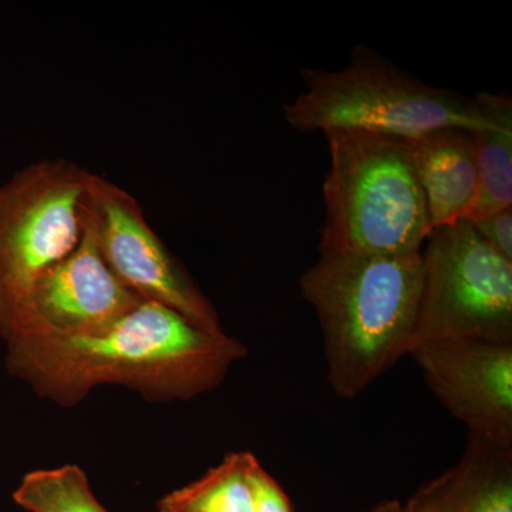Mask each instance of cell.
Segmentation results:
<instances>
[{"label": "cell", "mask_w": 512, "mask_h": 512, "mask_svg": "<svg viewBox=\"0 0 512 512\" xmlns=\"http://www.w3.org/2000/svg\"><path fill=\"white\" fill-rule=\"evenodd\" d=\"M409 512H512V448L468 436L460 460L412 495Z\"/></svg>", "instance_id": "10"}, {"label": "cell", "mask_w": 512, "mask_h": 512, "mask_svg": "<svg viewBox=\"0 0 512 512\" xmlns=\"http://www.w3.org/2000/svg\"><path fill=\"white\" fill-rule=\"evenodd\" d=\"M248 483L252 495V512H293L284 488L252 453L248 461Z\"/></svg>", "instance_id": "15"}, {"label": "cell", "mask_w": 512, "mask_h": 512, "mask_svg": "<svg viewBox=\"0 0 512 512\" xmlns=\"http://www.w3.org/2000/svg\"><path fill=\"white\" fill-rule=\"evenodd\" d=\"M407 356L468 433L512 448V342L439 340L414 346Z\"/></svg>", "instance_id": "8"}, {"label": "cell", "mask_w": 512, "mask_h": 512, "mask_svg": "<svg viewBox=\"0 0 512 512\" xmlns=\"http://www.w3.org/2000/svg\"><path fill=\"white\" fill-rule=\"evenodd\" d=\"M5 342L10 375L63 407L76 406L106 384L153 402L192 399L220 386L248 353L238 339L198 328L156 302H141L84 335L16 333Z\"/></svg>", "instance_id": "1"}, {"label": "cell", "mask_w": 512, "mask_h": 512, "mask_svg": "<svg viewBox=\"0 0 512 512\" xmlns=\"http://www.w3.org/2000/svg\"><path fill=\"white\" fill-rule=\"evenodd\" d=\"M141 302L146 301L128 291L104 261L84 212L79 245L40 279L2 339L16 333L84 335L110 325Z\"/></svg>", "instance_id": "9"}, {"label": "cell", "mask_w": 512, "mask_h": 512, "mask_svg": "<svg viewBox=\"0 0 512 512\" xmlns=\"http://www.w3.org/2000/svg\"><path fill=\"white\" fill-rule=\"evenodd\" d=\"M249 456V451L227 454L194 483L164 495L158 512H252Z\"/></svg>", "instance_id": "13"}, {"label": "cell", "mask_w": 512, "mask_h": 512, "mask_svg": "<svg viewBox=\"0 0 512 512\" xmlns=\"http://www.w3.org/2000/svg\"><path fill=\"white\" fill-rule=\"evenodd\" d=\"M84 212L104 261L128 291L207 332L224 333L217 309L150 227L133 194L92 173Z\"/></svg>", "instance_id": "7"}, {"label": "cell", "mask_w": 512, "mask_h": 512, "mask_svg": "<svg viewBox=\"0 0 512 512\" xmlns=\"http://www.w3.org/2000/svg\"><path fill=\"white\" fill-rule=\"evenodd\" d=\"M423 259L320 255L299 278L318 316L328 380L353 400L407 356L419 312Z\"/></svg>", "instance_id": "2"}, {"label": "cell", "mask_w": 512, "mask_h": 512, "mask_svg": "<svg viewBox=\"0 0 512 512\" xmlns=\"http://www.w3.org/2000/svg\"><path fill=\"white\" fill-rule=\"evenodd\" d=\"M90 174L66 158H45L0 185V338L40 279L79 245Z\"/></svg>", "instance_id": "5"}, {"label": "cell", "mask_w": 512, "mask_h": 512, "mask_svg": "<svg viewBox=\"0 0 512 512\" xmlns=\"http://www.w3.org/2000/svg\"><path fill=\"white\" fill-rule=\"evenodd\" d=\"M430 232L467 221L478 194L473 134L440 128L412 140Z\"/></svg>", "instance_id": "11"}, {"label": "cell", "mask_w": 512, "mask_h": 512, "mask_svg": "<svg viewBox=\"0 0 512 512\" xmlns=\"http://www.w3.org/2000/svg\"><path fill=\"white\" fill-rule=\"evenodd\" d=\"M478 235L512 262V207L470 222Z\"/></svg>", "instance_id": "16"}, {"label": "cell", "mask_w": 512, "mask_h": 512, "mask_svg": "<svg viewBox=\"0 0 512 512\" xmlns=\"http://www.w3.org/2000/svg\"><path fill=\"white\" fill-rule=\"evenodd\" d=\"M306 89L284 106L299 133L366 131L416 140L440 128L483 130L493 124L484 93L461 96L421 82L412 74L357 49L339 70H301Z\"/></svg>", "instance_id": "4"}, {"label": "cell", "mask_w": 512, "mask_h": 512, "mask_svg": "<svg viewBox=\"0 0 512 512\" xmlns=\"http://www.w3.org/2000/svg\"><path fill=\"white\" fill-rule=\"evenodd\" d=\"M421 259L419 312L410 349L439 340L512 342V262L470 222L430 232Z\"/></svg>", "instance_id": "6"}, {"label": "cell", "mask_w": 512, "mask_h": 512, "mask_svg": "<svg viewBox=\"0 0 512 512\" xmlns=\"http://www.w3.org/2000/svg\"><path fill=\"white\" fill-rule=\"evenodd\" d=\"M12 497L28 512H109L94 497L86 473L76 464L30 471Z\"/></svg>", "instance_id": "14"}, {"label": "cell", "mask_w": 512, "mask_h": 512, "mask_svg": "<svg viewBox=\"0 0 512 512\" xmlns=\"http://www.w3.org/2000/svg\"><path fill=\"white\" fill-rule=\"evenodd\" d=\"M366 512H409V510H407L406 504H402L400 501L386 500Z\"/></svg>", "instance_id": "17"}, {"label": "cell", "mask_w": 512, "mask_h": 512, "mask_svg": "<svg viewBox=\"0 0 512 512\" xmlns=\"http://www.w3.org/2000/svg\"><path fill=\"white\" fill-rule=\"evenodd\" d=\"M493 124L471 131L476 150L478 194L467 222L512 207V99L484 93Z\"/></svg>", "instance_id": "12"}, {"label": "cell", "mask_w": 512, "mask_h": 512, "mask_svg": "<svg viewBox=\"0 0 512 512\" xmlns=\"http://www.w3.org/2000/svg\"><path fill=\"white\" fill-rule=\"evenodd\" d=\"M319 255L416 254L430 234L412 140L329 131Z\"/></svg>", "instance_id": "3"}]
</instances>
